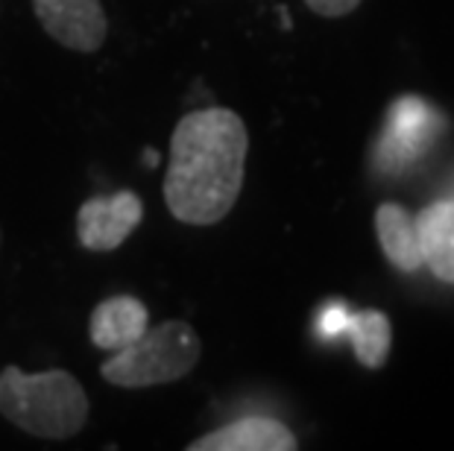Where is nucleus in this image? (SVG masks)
I'll return each instance as SVG.
<instances>
[{
	"label": "nucleus",
	"mask_w": 454,
	"mask_h": 451,
	"mask_svg": "<svg viewBox=\"0 0 454 451\" xmlns=\"http://www.w3.org/2000/svg\"><path fill=\"white\" fill-rule=\"evenodd\" d=\"M249 132L238 112H188L170 138L164 203L179 223L215 226L235 208L247 174Z\"/></svg>",
	"instance_id": "1"
},
{
	"label": "nucleus",
	"mask_w": 454,
	"mask_h": 451,
	"mask_svg": "<svg viewBox=\"0 0 454 451\" xmlns=\"http://www.w3.org/2000/svg\"><path fill=\"white\" fill-rule=\"evenodd\" d=\"M89 396L82 384L65 369L0 372V414L15 428L42 439H67L89 422Z\"/></svg>",
	"instance_id": "2"
},
{
	"label": "nucleus",
	"mask_w": 454,
	"mask_h": 451,
	"mask_svg": "<svg viewBox=\"0 0 454 451\" xmlns=\"http://www.w3.org/2000/svg\"><path fill=\"white\" fill-rule=\"evenodd\" d=\"M202 340L194 325L185 320H164L156 329H147L138 340L129 343L103 361L100 376L114 387H159L185 378L200 363Z\"/></svg>",
	"instance_id": "3"
},
{
	"label": "nucleus",
	"mask_w": 454,
	"mask_h": 451,
	"mask_svg": "<svg viewBox=\"0 0 454 451\" xmlns=\"http://www.w3.org/2000/svg\"><path fill=\"white\" fill-rule=\"evenodd\" d=\"M440 121L434 109L419 97H402L390 105L387 129L375 144V165L387 174H399L419 159L428 141L437 132Z\"/></svg>",
	"instance_id": "4"
},
{
	"label": "nucleus",
	"mask_w": 454,
	"mask_h": 451,
	"mask_svg": "<svg viewBox=\"0 0 454 451\" xmlns=\"http://www.w3.org/2000/svg\"><path fill=\"white\" fill-rule=\"evenodd\" d=\"M144 203L135 191H118L109 197H91L76 214V237L89 253H112L138 229Z\"/></svg>",
	"instance_id": "5"
},
{
	"label": "nucleus",
	"mask_w": 454,
	"mask_h": 451,
	"mask_svg": "<svg viewBox=\"0 0 454 451\" xmlns=\"http://www.w3.org/2000/svg\"><path fill=\"white\" fill-rule=\"evenodd\" d=\"M38 24L67 51L94 53L109 33L100 0H33Z\"/></svg>",
	"instance_id": "6"
},
{
	"label": "nucleus",
	"mask_w": 454,
	"mask_h": 451,
	"mask_svg": "<svg viewBox=\"0 0 454 451\" xmlns=\"http://www.w3.org/2000/svg\"><path fill=\"white\" fill-rule=\"evenodd\" d=\"M296 434L273 416H244L194 439L188 451H294Z\"/></svg>",
	"instance_id": "7"
},
{
	"label": "nucleus",
	"mask_w": 454,
	"mask_h": 451,
	"mask_svg": "<svg viewBox=\"0 0 454 451\" xmlns=\"http://www.w3.org/2000/svg\"><path fill=\"white\" fill-rule=\"evenodd\" d=\"M150 329L147 305L135 296H112L103 299L98 308L91 311L89 320V338L98 349L118 352L129 346Z\"/></svg>",
	"instance_id": "8"
},
{
	"label": "nucleus",
	"mask_w": 454,
	"mask_h": 451,
	"mask_svg": "<svg viewBox=\"0 0 454 451\" xmlns=\"http://www.w3.org/2000/svg\"><path fill=\"white\" fill-rule=\"evenodd\" d=\"M422 264L442 284H454V199H437L413 214Z\"/></svg>",
	"instance_id": "9"
},
{
	"label": "nucleus",
	"mask_w": 454,
	"mask_h": 451,
	"mask_svg": "<svg viewBox=\"0 0 454 451\" xmlns=\"http://www.w3.org/2000/svg\"><path fill=\"white\" fill-rule=\"evenodd\" d=\"M375 237L384 258L399 273H419L422 270V249L413 214L399 203H381L375 208Z\"/></svg>",
	"instance_id": "10"
},
{
	"label": "nucleus",
	"mask_w": 454,
	"mask_h": 451,
	"mask_svg": "<svg viewBox=\"0 0 454 451\" xmlns=\"http://www.w3.org/2000/svg\"><path fill=\"white\" fill-rule=\"evenodd\" d=\"M346 338L352 343V352L361 367L381 369L390 358L393 349V323L384 311L366 308V311H349L346 316Z\"/></svg>",
	"instance_id": "11"
},
{
	"label": "nucleus",
	"mask_w": 454,
	"mask_h": 451,
	"mask_svg": "<svg viewBox=\"0 0 454 451\" xmlns=\"http://www.w3.org/2000/svg\"><path fill=\"white\" fill-rule=\"evenodd\" d=\"M346 316H349V308H346V302H328L325 308L320 311V320H317V329H320L323 338H340L346 331Z\"/></svg>",
	"instance_id": "12"
},
{
	"label": "nucleus",
	"mask_w": 454,
	"mask_h": 451,
	"mask_svg": "<svg viewBox=\"0 0 454 451\" xmlns=\"http://www.w3.org/2000/svg\"><path fill=\"white\" fill-rule=\"evenodd\" d=\"M305 6L323 18H343L355 12L361 6V0H305Z\"/></svg>",
	"instance_id": "13"
},
{
	"label": "nucleus",
	"mask_w": 454,
	"mask_h": 451,
	"mask_svg": "<svg viewBox=\"0 0 454 451\" xmlns=\"http://www.w3.org/2000/svg\"><path fill=\"white\" fill-rule=\"evenodd\" d=\"M144 161H147L150 167L156 165V150H147V152H144Z\"/></svg>",
	"instance_id": "14"
}]
</instances>
